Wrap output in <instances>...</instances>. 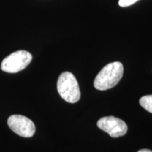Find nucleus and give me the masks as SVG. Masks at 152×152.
<instances>
[{"instance_id":"nucleus-7","label":"nucleus","mask_w":152,"mask_h":152,"mask_svg":"<svg viewBox=\"0 0 152 152\" xmlns=\"http://www.w3.org/2000/svg\"><path fill=\"white\" fill-rule=\"evenodd\" d=\"M138 0H119L118 4L122 7H127L137 2Z\"/></svg>"},{"instance_id":"nucleus-6","label":"nucleus","mask_w":152,"mask_h":152,"mask_svg":"<svg viewBox=\"0 0 152 152\" xmlns=\"http://www.w3.org/2000/svg\"><path fill=\"white\" fill-rule=\"evenodd\" d=\"M140 104L142 108L152 113V95H147L140 98Z\"/></svg>"},{"instance_id":"nucleus-1","label":"nucleus","mask_w":152,"mask_h":152,"mask_svg":"<svg viewBox=\"0 0 152 152\" xmlns=\"http://www.w3.org/2000/svg\"><path fill=\"white\" fill-rule=\"evenodd\" d=\"M123 66L121 62H112L101 70L95 77L94 86L96 90L104 91L115 87L123 75Z\"/></svg>"},{"instance_id":"nucleus-8","label":"nucleus","mask_w":152,"mask_h":152,"mask_svg":"<svg viewBox=\"0 0 152 152\" xmlns=\"http://www.w3.org/2000/svg\"><path fill=\"white\" fill-rule=\"evenodd\" d=\"M137 152H152V151H151V150H150V149H140V151H138Z\"/></svg>"},{"instance_id":"nucleus-2","label":"nucleus","mask_w":152,"mask_h":152,"mask_svg":"<svg viewBox=\"0 0 152 152\" xmlns=\"http://www.w3.org/2000/svg\"><path fill=\"white\" fill-rule=\"evenodd\" d=\"M58 94L68 103L74 104L80 99V90L75 77L71 72H64L57 81Z\"/></svg>"},{"instance_id":"nucleus-4","label":"nucleus","mask_w":152,"mask_h":152,"mask_svg":"<svg viewBox=\"0 0 152 152\" xmlns=\"http://www.w3.org/2000/svg\"><path fill=\"white\" fill-rule=\"evenodd\" d=\"M13 132L23 137H31L35 133V125L31 120L22 115H12L7 121Z\"/></svg>"},{"instance_id":"nucleus-3","label":"nucleus","mask_w":152,"mask_h":152,"mask_svg":"<svg viewBox=\"0 0 152 152\" xmlns=\"http://www.w3.org/2000/svg\"><path fill=\"white\" fill-rule=\"evenodd\" d=\"M32 59L33 56L30 52L25 50L16 51L6 57L2 61L1 69L6 73H18L27 67Z\"/></svg>"},{"instance_id":"nucleus-5","label":"nucleus","mask_w":152,"mask_h":152,"mask_svg":"<svg viewBox=\"0 0 152 152\" xmlns=\"http://www.w3.org/2000/svg\"><path fill=\"white\" fill-rule=\"evenodd\" d=\"M97 127L109 134L110 137L117 138L125 135L128 131L126 123L121 119L114 116H106L97 121Z\"/></svg>"}]
</instances>
